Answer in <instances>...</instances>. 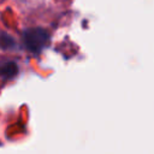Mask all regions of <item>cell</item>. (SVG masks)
<instances>
[{"mask_svg":"<svg viewBox=\"0 0 154 154\" xmlns=\"http://www.w3.org/2000/svg\"><path fill=\"white\" fill-rule=\"evenodd\" d=\"M23 42L31 53H40L49 42V34L42 28H30L23 32Z\"/></svg>","mask_w":154,"mask_h":154,"instance_id":"cell-1","label":"cell"},{"mask_svg":"<svg viewBox=\"0 0 154 154\" xmlns=\"http://www.w3.org/2000/svg\"><path fill=\"white\" fill-rule=\"evenodd\" d=\"M18 73V65L14 61H6L0 64V76L4 78H13Z\"/></svg>","mask_w":154,"mask_h":154,"instance_id":"cell-2","label":"cell"},{"mask_svg":"<svg viewBox=\"0 0 154 154\" xmlns=\"http://www.w3.org/2000/svg\"><path fill=\"white\" fill-rule=\"evenodd\" d=\"M14 40L12 36H10L8 34H0V48L2 49H8V48H12L14 46Z\"/></svg>","mask_w":154,"mask_h":154,"instance_id":"cell-3","label":"cell"}]
</instances>
